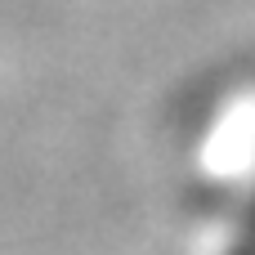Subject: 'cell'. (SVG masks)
I'll list each match as a JSON object with an SVG mask.
<instances>
[{
    "mask_svg": "<svg viewBox=\"0 0 255 255\" xmlns=\"http://www.w3.org/2000/svg\"><path fill=\"white\" fill-rule=\"evenodd\" d=\"M229 255H255V193H251V202L242 206V215H238V238H233V251Z\"/></svg>",
    "mask_w": 255,
    "mask_h": 255,
    "instance_id": "obj_1",
    "label": "cell"
}]
</instances>
